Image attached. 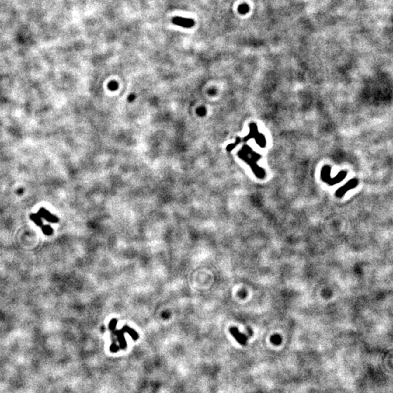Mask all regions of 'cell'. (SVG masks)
<instances>
[{
    "label": "cell",
    "mask_w": 393,
    "mask_h": 393,
    "mask_svg": "<svg viewBox=\"0 0 393 393\" xmlns=\"http://www.w3.org/2000/svg\"><path fill=\"white\" fill-rule=\"evenodd\" d=\"M173 23L175 25L183 28H192L194 25V21L190 18L182 17H175L173 19Z\"/></svg>",
    "instance_id": "6da1fadb"
},
{
    "label": "cell",
    "mask_w": 393,
    "mask_h": 393,
    "mask_svg": "<svg viewBox=\"0 0 393 393\" xmlns=\"http://www.w3.org/2000/svg\"><path fill=\"white\" fill-rule=\"evenodd\" d=\"M37 214L42 218H44V219L47 220V221L51 222V223H58V218L56 216L51 214L49 211L46 210L45 208H43V207L40 208Z\"/></svg>",
    "instance_id": "7a4b0ae2"
},
{
    "label": "cell",
    "mask_w": 393,
    "mask_h": 393,
    "mask_svg": "<svg viewBox=\"0 0 393 393\" xmlns=\"http://www.w3.org/2000/svg\"><path fill=\"white\" fill-rule=\"evenodd\" d=\"M229 331H230L231 334L234 336V338L236 339V340L240 343V344H245L246 342H247V337L245 336L244 334L241 333L239 330L235 327H231L229 329Z\"/></svg>",
    "instance_id": "3957f363"
},
{
    "label": "cell",
    "mask_w": 393,
    "mask_h": 393,
    "mask_svg": "<svg viewBox=\"0 0 393 393\" xmlns=\"http://www.w3.org/2000/svg\"><path fill=\"white\" fill-rule=\"evenodd\" d=\"M114 334L117 337V340L119 343H120V347L121 348H125L126 347V341L125 337H124V331L121 330V331H115L114 330L113 331Z\"/></svg>",
    "instance_id": "277c9868"
},
{
    "label": "cell",
    "mask_w": 393,
    "mask_h": 393,
    "mask_svg": "<svg viewBox=\"0 0 393 393\" xmlns=\"http://www.w3.org/2000/svg\"><path fill=\"white\" fill-rule=\"evenodd\" d=\"M122 331H123L124 332H125V333H129V334L131 336L133 337V339H134V340H136V339H138V333H137L136 332V331H134V330L131 329V328L128 327V326H127V325H125V326H124L123 328H122Z\"/></svg>",
    "instance_id": "5b68a950"
},
{
    "label": "cell",
    "mask_w": 393,
    "mask_h": 393,
    "mask_svg": "<svg viewBox=\"0 0 393 393\" xmlns=\"http://www.w3.org/2000/svg\"><path fill=\"white\" fill-rule=\"evenodd\" d=\"M30 218L37 224V225L39 226V227H42V224L43 223H42V218H41L38 214H31Z\"/></svg>",
    "instance_id": "8992f818"
},
{
    "label": "cell",
    "mask_w": 393,
    "mask_h": 393,
    "mask_svg": "<svg viewBox=\"0 0 393 393\" xmlns=\"http://www.w3.org/2000/svg\"><path fill=\"white\" fill-rule=\"evenodd\" d=\"M42 232L45 235H51L53 232V229L50 225H45L42 227Z\"/></svg>",
    "instance_id": "52a82bcc"
},
{
    "label": "cell",
    "mask_w": 393,
    "mask_h": 393,
    "mask_svg": "<svg viewBox=\"0 0 393 393\" xmlns=\"http://www.w3.org/2000/svg\"><path fill=\"white\" fill-rule=\"evenodd\" d=\"M248 10H249V7H248V5H246V4L241 5L238 7L239 12L241 14H246L248 12Z\"/></svg>",
    "instance_id": "ba28073f"
},
{
    "label": "cell",
    "mask_w": 393,
    "mask_h": 393,
    "mask_svg": "<svg viewBox=\"0 0 393 393\" xmlns=\"http://www.w3.org/2000/svg\"><path fill=\"white\" fill-rule=\"evenodd\" d=\"M117 322V320L116 319H113V320H111L110 322H109V329H110V330L112 331H114V330H115Z\"/></svg>",
    "instance_id": "9c48e42d"
}]
</instances>
